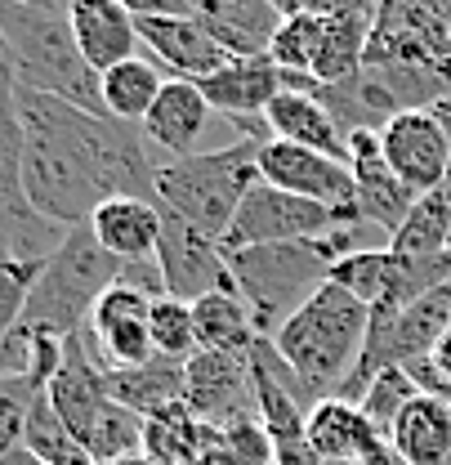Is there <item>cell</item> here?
<instances>
[{
	"label": "cell",
	"instance_id": "obj_1",
	"mask_svg": "<svg viewBox=\"0 0 451 465\" xmlns=\"http://www.w3.org/2000/svg\"><path fill=\"white\" fill-rule=\"evenodd\" d=\"M23 116V197L63 229L90 224L108 197L157 202V166L143 125H125L103 113H85L54 94L18 85Z\"/></svg>",
	"mask_w": 451,
	"mask_h": 465
},
{
	"label": "cell",
	"instance_id": "obj_2",
	"mask_svg": "<svg viewBox=\"0 0 451 465\" xmlns=\"http://www.w3.org/2000/svg\"><path fill=\"white\" fill-rule=\"evenodd\" d=\"M367 229L371 224L358 220V224H339V229L322 232L313 242H278V246L228 251V269H232V282L241 291V300L250 304L255 336L273 341L286 318L331 278V269L344 255L371 251L376 242L367 237Z\"/></svg>",
	"mask_w": 451,
	"mask_h": 465
},
{
	"label": "cell",
	"instance_id": "obj_3",
	"mask_svg": "<svg viewBox=\"0 0 451 465\" xmlns=\"http://www.w3.org/2000/svg\"><path fill=\"white\" fill-rule=\"evenodd\" d=\"M371 336V309L336 282H322L273 336V349L286 358L295 381L313 403L336 399L348 376L362 362V349Z\"/></svg>",
	"mask_w": 451,
	"mask_h": 465
},
{
	"label": "cell",
	"instance_id": "obj_4",
	"mask_svg": "<svg viewBox=\"0 0 451 465\" xmlns=\"http://www.w3.org/2000/svg\"><path fill=\"white\" fill-rule=\"evenodd\" d=\"M260 139H237L197 157H170L157 166V206L192 229L224 242L237 206L260 183Z\"/></svg>",
	"mask_w": 451,
	"mask_h": 465
},
{
	"label": "cell",
	"instance_id": "obj_5",
	"mask_svg": "<svg viewBox=\"0 0 451 465\" xmlns=\"http://www.w3.org/2000/svg\"><path fill=\"white\" fill-rule=\"evenodd\" d=\"M0 36L9 45L14 76L23 90L54 94L63 104L85 108V113H103L99 72L81 54L67 14H45V9H32L18 0V5L0 9Z\"/></svg>",
	"mask_w": 451,
	"mask_h": 465
},
{
	"label": "cell",
	"instance_id": "obj_6",
	"mask_svg": "<svg viewBox=\"0 0 451 465\" xmlns=\"http://www.w3.org/2000/svg\"><path fill=\"white\" fill-rule=\"evenodd\" d=\"M116 278H121V260L99 246L94 229L90 224L67 229V237L58 242V251L45 260L32 287L23 327L41 336H58V341L85 331L94 304L103 300L108 287H116Z\"/></svg>",
	"mask_w": 451,
	"mask_h": 465
},
{
	"label": "cell",
	"instance_id": "obj_7",
	"mask_svg": "<svg viewBox=\"0 0 451 465\" xmlns=\"http://www.w3.org/2000/svg\"><path fill=\"white\" fill-rule=\"evenodd\" d=\"M339 224H358V211H336L309 197L282 193L273 183H255L246 202L237 206V220L224 237V251H246V246H278V242H313Z\"/></svg>",
	"mask_w": 451,
	"mask_h": 465
},
{
	"label": "cell",
	"instance_id": "obj_8",
	"mask_svg": "<svg viewBox=\"0 0 451 465\" xmlns=\"http://www.w3.org/2000/svg\"><path fill=\"white\" fill-rule=\"evenodd\" d=\"M157 264L166 273V291L174 300L197 304L201 295L215 291H237L232 269H228V251L220 237L192 229L188 220L162 211V246H157Z\"/></svg>",
	"mask_w": 451,
	"mask_h": 465
},
{
	"label": "cell",
	"instance_id": "obj_9",
	"mask_svg": "<svg viewBox=\"0 0 451 465\" xmlns=\"http://www.w3.org/2000/svg\"><path fill=\"white\" fill-rule=\"evenodd\" d=\"M255 349V345H250ZM192 353L188 358V399L201 420L211 425H237L260 416V394H255V353Z\"/></svg>",
	"mask_w": 451,
	"mask_h": 465
},
{
	"label": "cell",
	"instance_id": "obj_10",
	"mask_svg": "<svg viewBox=\"0 0 451 465\" xmlns=\"http://www.w3.org/2000/svg\"><path fill=\"white\" fill-rule=\"evenodd\" d=\"M148 318H152V300L143 291L125 287V282L103 291V300L94 304V313L85 322V341L94 349V358L103 362V371H125V367L157 358Z\"/></svg>",
	"mask_w": 451,
	"mask_h": 465
},
{
	"label": "cell",
	"instance_id": "obj_11",
	"mask_svg": "<svg viewBox=\"0 0 451 465\" xmlns=\"http://www.w3.org/2000/svg\"><path fill=\"white\" fill-rule=\"evenodd\" d=\"M380 153L389 162V171L416 193H434L443 188L447 179V130H443V116L434 108H416V113H397L385 130H380Z\"/></svg>",
	"mask_w": 451,
	"mask_h": 465
},
{
	"label": "cell",
	"instance_id": "obj_12",
	"mask_svg": "<svg viewBox=\"0 0 451 465\" xmlns=\"http://www.w3.org/2000/svg\"><path fill=\"white\" fill-rule=\"evenodd\" d=\"M260 179L282 188V193H295V197H309V202H322L336 211H353V171H348V162L327 157V153H313V148H299L286 139H269L260 148Z\"/></svg>",
	"mask_w": 451,
	"mask_h": 465
},
{
	"label": "cell",
	"instance_id": "obj_13",
	"mask_svg": "<svg viewBox=\"0 0 451 465\" xmlns=\"http://www.w3.org/2000/svg\"><path fill=\"white\" fill-rule=\"evenodd\" d=\"M348 171H353V211L362 224L394 237L402 220L416 206V193L389 171L380 153V130H358L348 134Z\"/></svg>",
	"mask_w": 451,
	"mask_h": 465
},
{
	"label": "cell",
	"instance_id": "obj_14",
	"mask_svg": "<svg viewBox=\"0 0 451 465\" xmlns=\"http://www.w3.org/2000/svg\"><path fill=\"white\" fill-rule=\"evenodd\" d=\"M139 41H143V54L152 63H162L179 81H206V76H215L220 67L232 63V54L197 18V9L192 14H174V18H143L139 23Z\"/></svg>",
	"mask_w": 451,
	"mask_h": 465
},
{
	"label": "cell",
	"instance_id": "obj_15",
	"mask_svg": "<svg viewBox=\"0 0 451 465\" xmlns=\"http://www.w3.org/2000/svg\"><path fill=\"white\" fill-rule=\"evenodd\" d=\"M54 411L67 420V430L76 439H85V430L94 425V416L113 403V390H108V371L103 362L94 358V349L85 341V331L67 336L63 341V358H58V371L45 385Z\"/></svg>",
	"mask_w": 451,
	"mask_h": 465
},
{
	"label": "cell",
	"instance_id": "obj_16",
	"mask_svg": "<svg viewBox=\"0 0 451 465\" xmlns=\"http://www.w3.org/2000/svg\"><path fill=\"white\" fill-rule=\"evenodd\" d=\"M211 116H215V108H211V99L201 94L197 81L170 76L162 99L143 116V139L152 148H162L166 162L170 157H197V153H206L201 139L211 134Z\"/></svg>",
	"mask_w": 451,
	"mask_h": 465
},
{
	"label": "cell",
	"instance_id": "obj_17",
	"mask_svg": "<svg viewBox=\"0 0 451 465\" xmlns=\"http://www.w3.org/2000/svg\"><path fill=\"white\" fill-rule=\"evenodd\" d=\"M264 121H269L273 139H286V143H299V148H313V153L348 162V139L336 125L331 108L313 94L309 76H286V90L269 104Z\"/></svg>",
	"mask_w": 451,
	"mask_h": 465
},
{
	"label": "cell",
	"instance_id": "obj_18",
	"mask_svg": "<svg viewBox=\"0 0 451 465\" xmlns=\"http://www.w3.org/2000/svg\"><path fill=\"white\" fill-rule=\"evenodd\" d=\"M211 108L228 121H264L269 104L286 90V72L273 58H232L215 76L197 81Z\"/></svg>",
	"mask_w": 451,
	"mask_h": 465
},
{
	"label": "cell",
	"instance_id": "obj_19",
	"mask_svg": "<svg viewBox=\"0 0 451 465\" xmlns=\"http://www.w3.org/2000/svg\"><path fill=\"white\" fill-rule=\"evenodd\" d=\"M67 23H72V36L81 45V54L90 58V67L103 76L108 67L125 63L143 50L139 41V18L125 14L116 0H72L67 9Z\"/></svg>",
	"mask_w": 451,
	"mask_h": 465
},
{
	"label": "cell",
	"instance_id": "obj_20",
	"mask_svg": "<svg viewBox=\"0 0 451 465\" xmlns=\"http://www.w3.org/2000/svg\"><path fill=\"white\" fill-rule=\"evenodd\" d=\"M192 9L232 58H264L286 18L273 0H192Z\"/></svg>",
	"mask_w": 451,
	"mask_h": 465
},
{
	"label": "cell",
	"instance_id": "obj_21",
	"mask_svg": "<svg viewBox=\"0 0 451 465\" xmlns=\"http://www.w3.org/2000/svg\"><path fill=\"white\" fill-rule=\"evenodd\" d=\"M90 229L99 237V246L108 255H116L121 264L148 260L162 246V206L148 202V197H108L90 215Z\"/></svg>",
	"mask_w": 451,
	"mask_h": 465
},
{
	"label": "cell",
	"instance_id": "obj_22",
	"mask_svg": "<svg viewBox=\"0 0 451 465\" xmlns=\"http://www.w3.org/2000/svg\"><path fill=\"white\" fill-rule=\"evenodd\" d=\"M224 430L201 420L188 403L166 407L157 416H148L143 425V457H152L157 465H201L215 448H220Z\"/></svg>",
	"mask_w": 451,
	"mask_h": 465
},
{
	"label": "cell",
	"instance_id": "obj_23",
	"mask_svg": "<svg viewBox=\"0 0 451 465\" xmlns=\"http://www.w3.org/2000/svg\"><path fill=\"white\" fill-rule=\"evenodd\" d=\"M108 390H113L116 403H125L130 411H139L143 420L179 407L188 399V362L183 358H148L139 367H125V371H108Z\"/></svg>",
	"mask_w": 451,
	"mask_h": 465
},
{
	"label": "cell",
	"instance_id": "obj_24",
	"mask_svg": "<svg viewBox=\"0 0 451 465\" xmlns=\"http://www.w3.org/2000/svg\"><path fill=\"white\" fill-rule=\"evenodd\" d=\"M394 452L402 465H447L451 461V407H447V399L416 394L394 425Z\"/></svg>",
	"mask_w": 451,
	"mask_h": 465
},
{
	"label": "cell",
	"instance_id": "obj_25",
	"mask_svg": "<svg viewBox=\"0 0 451 465\" xmlns=\"http://www.w3.org/2000/svg\"><path fill=\"white\" fill-rule=\"evenodd\" d=\"M166 67L152 63L148 54H134L125 63L108 67L99 76V90H103V113L113 121H125V125H143V116L152 113V104L162 99L166 90Z\"/></svg>",
	"mask_w": 451,
	"mask_h": 465
},
{
	"label": "cell",
	"instance_id": "obj_26",
	"mask_svg": "<svg viewBox=\"0 0 451 465\" xmlns=\"http://www.w3.org/2000/svg\"><path fill=\"white\" fill-rule=\"evenodd\" d=\"M371 27L376 18H322V41H318V58H313V76L318 85H344L367 67V50H371Z\"/></svg>",
	"mask_w": 451,
	"mask_h": 465
},
{
	"label": "cell",
	"instance_id": "obj_27",
	"mask_svg": "<svg viewBox=\"0 0 451 465\" xmlns=\"http://www.w3.org/2000/svg\"><path fill=\"white\" fill-rule=\"evenodd\" d=\"M192 327H197V353H237V349H250L260 341L250 304L241 300V291L201 295L192 304Z\"/></svg>",
	"mask_w": 451,
	"mask_h": 465
},
{
	"label": "cell",
	"instance_id": "obj_28",
	"mask_svg": "<svg viewBox=\"0 0 451 465\" xmlns=\"http://www.w3.org/2000/svg\"><path fill=\"white\" fill-rule=\"evenodd\" d=\"M389 251L402 255V260H438V255H451V193L447 188H434V193L416 197L411 215L389 237Z\"/></svg>",
	"mask_w": 451,
	"mask_h": 465
},
{
	"label": "cell",
	"instance_id": "obj_29",
	"mask_svg": "<svg viewBox=\"0 0 451 465\" xmlns=\"http://www.w3.org/2000/svg\"><path fill=\"white\" fill-rule=\"evenodd\" d=\"M309 443L327 465H358L362 452V411L344 399H322L309 411Z\"/></svg>",
	"mask_w": 451,
	"mask_h": 465
},
{
	"label": "cell",
	"instance_id": "obj_30",
	"mask_svg": "<svg viewBox=\"0 0 451 465\" xmlns=\"http://www.w3.org/2000/svg\"><path fill=\"white\" fill-rule=\"evenodd\" d=\"M143 416L139 411H130L125 403H108L99 416H94V425L85 430V452H90V461L94 465H108V461H125V457H139L143 452Z\"/></svg>",
	"mask_w": 451,
	"mask_h": 465
},
{
	"label": "cell",
	"instance_id": "obj_31",
	"mask_svg": "<svg viewBox=\"0 0 451 465\" xmlns=\"http://www.w3.org/2000/svg\"><path fill=\"white\" fill-rule=\"evenodd\" d=\"M23 448H32L45 465H94L85 443L67 430V420L54 411L50 394H41L32 416H27V434H23Z\"/></svg>",
	"mask_w": 451,
	"mask_h": 465
},
{
	"label": "cell",
	"instance_id": "obj_32",
	"mask_svg": "<svg viewBox=\"0 0 451 465\" xmlns=\"http://www.w3.org/2000/svg\"><path fill=\"white\" fill-rule=\"evenodd\" d=\"M50 376L41 371H27V376H5L0 381V457H9L14 448H23V434H27V416L36 399L45 394Z\"/></svg>",
	"mask_w": 451,
	"mask_h": 465
},
{
	"label": "cell",
	"instance_id": "obj_33",
	"mask_svg": "<svg viewBox=\"0 0 451 465\" xmlns=\"http://www.w3.org/2000/svg\"><path fill=\"white\" fill-rule=\"evenodd\" d=\"M318 41H322V18L299 9V14L282 18V27H278V36L269 45V58L282 67L286 76H313Z\"/></svg>",
	"mask_w": 451,
	"mask_h": 465
},
{
	"label": "cell",
	"instance_id": "obj_34",
	"mask_svg": "<svg viewBox=\"0 0 451 465\" xmlns=\"http://www.w3.org/2000/svg\"><path fill=\"white\" fill-rule=\"evenodd\" d=\"M41 260H27V255H0V345L23 327V313H27V300L32 287L41 278Z\"/></svg>",
	"mask_w": 451,
	"mask_h": 465
},
{
	"label": "cell",
	"instance_id": "obj_35",
	"mask_svg": "<svg viewBox=\"0 0 451 465\" xmlns=\"http://www.w3.org/2000/svg\"><path fill=\"white\" fill-rule=\"evenodd\" d=\"M416 394H420V390H416V381L407 376V367H385V371L367 385V394H362L358 411H362L380 434H389V439H394L397 416L407 411V403H411Z\"/></svg>",
	"mask_w": 451,
	"mask_h": 465
},
{
	"label": "cell",
	"instance_id": "obj_36",
	"mask_svg": "<svg viewBox=\"0 0 451 465\" xmlns=\"http://www.w3.org/2000/svg\"><path fill=\"white\" fill-rule=\"evenodd\" d=\"M152 349L166 353V358H192L197 353V327H192V304L188 300H174V295H162L152 300Z\"/></svg>",
	"mask_w": 451,
	"mask_h": 465
},
{
	"label": "cell",
	"instance_id": "obj_37",
	"mask_svg": "<svg viewBox=\"0 0 451 465\" xmlns=\"http://www.w3.org/2000/svg\"><path fill=\"white\" fill-rule=\"evenodd\" d=\"M116 282H125V287L143 291L148 300H162V295H170V291H166V273H162L157 255H148V260H125V264H121V278H116Z\"/></svg>",
	"mask_w": 451,
	"mask_h": 465
},
{
	"label": "cell",
	"instance_id": "obj_38",
	"mask_svg": "<svg viewBox=\"0 0 451 465\" xmlns=\"http://www.w3.org/2000/svg\"><path fill=\"white\" fill-rule=\"evenodd\" d=\"M385 0H299L304 14H318V18H344V14H358V18H376Z\"/></svg>",
	"mask_w": 451,
	"mask_h": 465
},
{
	"label": "cell",
	"instance_id": "obj_39",
	"mask_svg": "<svg viewBox=\"0 0 451 465\" xmlns=\"http://www.w3.org/2000/svg\"><path fill=\"white\" fill-rule=\"evenodd\" d=\"M125 14L143 18H174V14H192V0H116Z\"/></svg>",
	"mask_w": 451,
	"mask_h": 465
},
{
	"label": "cell",
	"instance_id": "obj_40",
	"mask_svg": "<svg viewBox=\"0 0 451 465\" xmlns=\"http://www.w3.org/2000/svg\"><path fill=\"white\" fill-rule=\"evenodd\" d=\"M18 220L23 215H0V255L14 251V237H18Z\"/></svg>",
	"mask_w": 451,
	"mask_h": 465
},
{
	"label": "cell",
	"instance_id": "obj_41",
	"mask_svg": "<svg viewBox=\"0 0 451 465\" xmlns=\"http://www.w3.org/2000/svg\"><path fill=\"white\" fill-rule=\"evenodd\" d=\"M434 113L443 116V130H447V143H451V99H443V104H434ZM443 188L451 193V157H447V179H443Z\"/></svg>",
	"mask_w": 451,
	"mask_h": 465
},
{
	"label": "cell",
	"instance_id": "obj_42",
	"mask_svg": "<svg viewBox=\"0 0 451 465\" xmlns=\"http://www.w3.org/2000/svg\"><path fill=\"white\" fill-rule=\"evenodd\" d=\"M434 362H438V371H443V376L451 381V331L443 336V341H438V349H434Z\"/></svg>",
	"mask_w": 451,
	"mask_h": 465
},
{
	"label": "cell",
	"instance_id": "obj_43",
	"mask_svg": "<svg viewBox=\"0 0 451 465\" xmlns=\"http://www.w3.org/2000/svg\"><path fill=\"white\" fill-rule=\"evenodd\" d=\"M0 465H45V461H41L32 448H14L9 457H0Z\"/></svg>",
	"mask_w": 451,
	"mask_h": 465
},
{
	"label": "cell",
	"instance_id": "obj_44",
	"mask_svg": "<svg viewBox=\"0 0 451 465\" xmlns=\"http://www.w3.org/2000/svg\"><path fill=\"white\" fill-rule=\"evenodd\" d=\"M23 5H32V9H45V14H67V9H72V0H23Z\"/></svg>",
	"mask_w": 451,
	"mask_h": 465
},
{
	"label": "cell",
	"instance_id": "obj_45",
	"mask_svg": "<svg viewBox=\"0 0 451 465\" xmlns=\"http://www.w3.org/2000/svg\"><path fill=\"white\" fill-rule=\"evenodd\" d=\"M201 465H246V461H237V457H232V452L224 448V439H220V448H215V452H211V457H206Z\"/></svg>",
	"mask_w": 451,
	"mask_h": 465
},
{
	"label": "cell",
	"instance_id": "obj_46",
	"mask_svg": "<svg viewBox=\"0 0 451 465\" xmlns=\"http://www.w3.org/2000/svg\"><path fill=\"white\" fill-rule=\"evenodd\" d=\"M108 465H157V461H152V457H143V452H139V457H125V461H108Z\"/></svg>",
	"mask_w": 451,
	"mask_h": 465
},
{
	"label": "cell",
	"instance_id": "obj_47",
	"mask_svg": "<svg viewBox=\"0 0 451 465\" xmlns=\"http://www.w3.org/2000/svg\"><path fill=\"white\" fill-rule=\"evenodd\" d=\"M9 5H18V0H0V9H9Z\"/></svg>",
	"mask_w": 451,
	"mask_h": 465
},
{
	"label": "cell",
	"instance_id": "obj_48",
	"mask_svg": "<svg viewBox=\"0 0 451 465\" xmlns=\"http://www.w3.org/2000/svg\"><path fill=\"white\" fill-rule=\"evenodd\" d=\"M447 407H451V394H447Z\"/></svg>",
	"mask_w": 451,
	"mask_h": 465
}]
</instances>
